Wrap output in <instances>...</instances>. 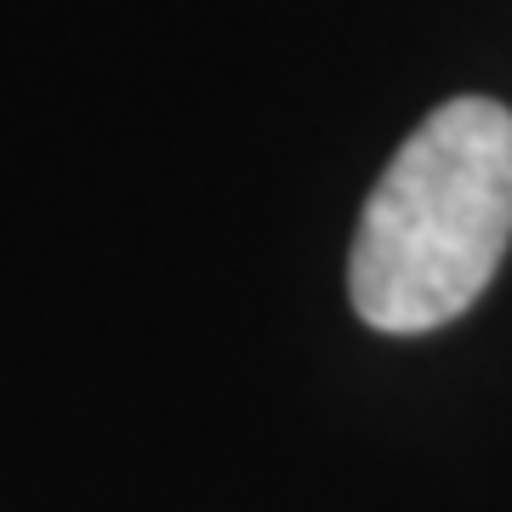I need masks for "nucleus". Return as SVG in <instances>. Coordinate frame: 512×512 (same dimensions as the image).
Returning a JSON list of instances; mask_svg holds the SVG:
<instances>
[{
    "label": "nucleus",
    "mask_w": 512,
    "mask_h": 512,
    "mask_svg": "<svg viewBox=\"0 0 512 512\" xmlns=\"http://www.w3.org/2000/svg\"><path fill=\"white\" fill-rule=\"evenodd\" d=\"M512 245V109L456 97L421 120L370 188L348 256L353 313L387 336L473 308Z\"/></svg>",
    "instance_id": "obj_1"
}]
</instances>
